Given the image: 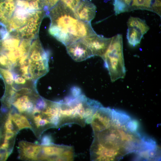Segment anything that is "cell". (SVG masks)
Here are the masks:
<instances>
[{
    "label": "cell",
    "mask_w": 161,
    "mask_h": 161,
    "mask_svg": "<svg viewBox=\"0 0 161 161\" xmlns=\"http://www.w3.org/2000/svg\"><path fill=\"white\" fill-rule=\"evenodd\" d=\"M93 131L90 148L92 161H117L132 153L138 156L151 143V138L139 131L135 120L124 112L111 108L104 122Z\"/></svg>",
    "instance_id": "cell-1"
},
{
    "label": "cell",
    "mask_w": 161,
    "mask_h": 161,
    "mask_svg": "<svg viewBox=\"0 0 161 161\" xmlns=\"http://www.w3.org/2000/svg\"><path fill=\"white\" fill-rule=\"evenodd\" d=\"M30 50L1 64L0 77L5 86L36 85L38 80L48 72L49 56L47 52L37 44L32 45Z\"/></svg>",
    "instance_id": "cell-2"
},
{
    "label": "cell",
    "mask_w": 161,
    "mask_h": 161,
    "mask_svg": "<svg viewBox=\"0 0 161 161\" xmlns=\"http://www.w3.org/2000/svg\"><path fill=\"white\" fill-rule=\"evenodd\" d=\"M48 31L66 47L95 33L91 23L80 19L75 13L59 1L49 11Z\"/></svg>",
    "instance_id": "cell-3"
},
{
    "label": "cell",
    "mask_w": 161,
    "mask_h": 161,
    "mask_svg": "<svg viewBox=\"0 0 161 161\" xmlns=\"http://www.w3.org/2000/svg\"><path fill=\"white\" fill-rule=\"evenodd\" d=\"M102 58L112 82L124 77L126 70L121 34H118L111 38L109 46Z\"/></svg>",
    "instance_id": "cell-4"
},
{
    "label": "cell",
    "mask_w": 161,
    "mask_h": 161,
    "mask_svg": "<svg viewBox=\"0 0 161 161\" xmlns=\"http://www.w3.org/2000/svg\"><path fill=\"white\" fill-rule=\"evenodd\" d=\"M74 154L73 148L71 146L52 143L42 145L37 160L71 161L73 160Z\"/></svg>",
    "instance_id": "cell-5"
},
{
    "label": "cell",
    "mask_w": 161,
    "mask_h": 161,
    "mask_svg": "<svg viewBox=\"0 0 161 161\" xmlns=\"http://www.w3.org/2000/svg\"><path fill=\"white\" fill-rule=\"evenodd\" d=\"M111 38H106L96 32L80 39L89 48L94 56L101 57L106 52L110 42Z\"/></svg>",
    "instance_id": "cell-6"
},
{
    "label": "cell",
    "mask_w": 161,
    "mask_h": 161,
    "mask_svg": "<svg viewBox=\"0 0 161 161\" xmlns=\"http://www.w3.org/2000/svg\"><path fill=\"white\" fill-rule=\"evenodd\" d=\"M67 53L75 61L80 62L94 56L89 48L80 40L66 47Z\"/></svg>",
    "instance_id": "cell-7"
},
{
    "label": "cell",
    "mask_w": 161,
    "mask_h": 161,
    "mask_svg": "<svg viewBox=\"0 0 161 161\" xmlns=\"http://www.w3.org/2000/svg\"><path fill=\"white\" fill-rule=\"evenodd\" d=\"M96 9L93 4L87 0H82L74 12L81 21L90 23L95 17Z\"/></svg>",
    "instance_id": "cell-8"
},
{
    "label": "cell",
    "mask_w": 161,
    "mask_h": 161,
    "mask_svg": "<svg viewBox=\"0 0 161 161\" xmlns=\"http://www.w3.org/2000/svg\"><path fill=\"white\" fill-rule=\"evenodd\" d=\"M16 7V0H0V26L4 28Z\"/></svg>",
    "instance_id": "cell-9"
},
{
    "label": "cell",
    "mask_w": 161,
    "mask_h": 161,
    "mask_svg": "<svg viewBox=\"0 0 161 161\" xmlns=\"http://www.w3.org/2000/svg\"><path fill=\"white\" fill-rule=\"evenodd\" d=\"M19 145L22 158L27 160H37L41 145L24 141L20 142Z\"/></svg>",
    "instance_id": "cell-10"
},
{
    "label": "cell",
    "mask_w": 161,
    "mask_h": 161,
    "mask_svg": "<svg viewBox=\"0 0 161 161\" xmlns=\"http://www.w3.org/2000/svg\"><path fill=\"white\" fill-rule=\"evenodd\" d=\"M143 35L136 28L128 27L127 31L126 38L129 44L135 47L139 44Z\"/></svg>",
    "instance_id": "cell-11"
},
{
    "label": "cell",
    "mask_w": 161,
    "mask_h": 161,
    "mask_svg": "<svg viewBox=\"0 0 161 161\" xmlns=\"http://www.w3.org/2000/svg\"><path fill=\"white\" fill-rule=\"evenodd\" d=\"M128 27H133L139 30L144 35L148 31L150 27L145 20L139 18L130 17L127 22Z\"/></svg>",
    "instance_id": "cell-12"
},
{
    "label": "cell",
    "mask_w": 161,
    "mask_h": 161,
    "mask_svg": "<svg viewBox=\"0 0 161 161\" xmlns=\"http://www.w3.org/2000/svg\"><path fill=\"white\" fill-rule=\"evenodd\" d=\"M33 121L37 129L41 128L45 129L48 128L53 127L50 121L44 117L41 114L34 116Z\"/></svg>",
    "instance_id": "cell-13"
},
{
    "label": "cell",
    "mask_w": 161,
    "mask_h": 161,
    "mask_svg": "<svg viewBox=\"0 0 161 161\" xmlns=\"http://www.w3.org/2000/svg\"><path fill=\"white\" fill-rule=\"evenodd\" d=\"M60 1L70 10L74 12L82 0H60Z\"/></svg>",
    "instance_id": "cell-14"
},
{
    "label": "cell",
    "mask_w": 161,
    "mask_h": 161,
    "mask_svg": "<svg viewBox=\"0 0 161 161\" xmlns=\"http://www.w3.org/2000/svg\"><path fill=\"white\" fill-rule=\"evenodd\" d=\"M26 2L31 7L39 8L44 5L43 0H22Z\"/></svg>",
    "instance_id": "cell-15"
},
{
    "label": "cell",
    "mask_w": 161,
    "mask_h": 161,
    "mask_svg": "<svg viewBox=\"0 0 161 161\" xmlns=\"http://www.w3.org/2000/svg\"><path fill=\"white\" fill-rule=\"evenodd\" d=\"M18 118L24 128L32 129V126L30 124L27 118L24 116L20 114L18 116Z\"/></svg>",
    "instance_id": "cell-16"
},
{
    "label": "cell",
    "mask_w": 161,
    "mask_h": 161,
    "mask_svg": "<svg viewBox=\"0 0 161 161\" xmlns=\"http://www.w3.org/2000/svg\"><path fill=\"white\" fill-rule=\"evenodd\" d=\"M52 138L51 136L48 135H45L42 137L41 144L42 145H48L52 143Z\"/></svg>",
    "instance_id": "cell-17"
}]
</instances>
